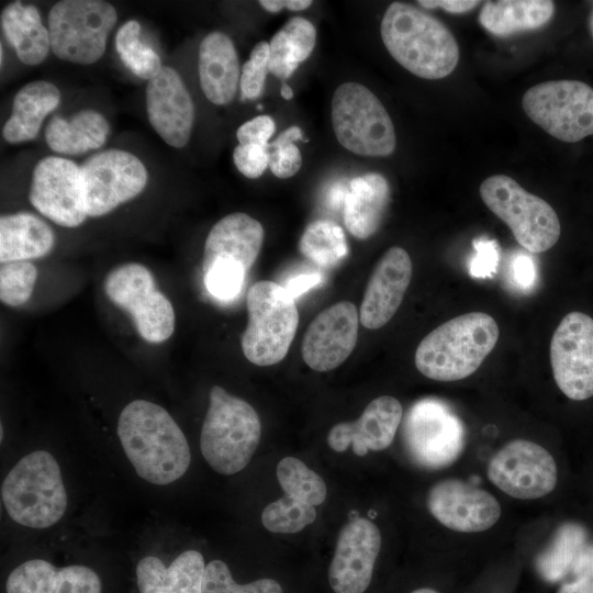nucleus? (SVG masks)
<instances>
[{"label":"nucleus","mask_w":593,"mask_h":593,"mask_svg":"<svg viewBox=\"0 0 593 593\" xmlns=\"http://www.w3.org/2000/svg\"><path fill=\"white\" fill-rule=\"evenodd\" d=\"M118 436L137 475L150 483L169 484L189 468L191 454L184 434L156 403H128L119 416Z\"/></svg>","instance_id":"1"},{"label":"nucleus","mask_w":593,"mask_h":593,"mask_svg":"<svg viewBox=\"0 0 593 593\" xmlns=\"http://www.w3.org/2000/svg\"><path fill=\"white\" fill-rule=\"evenodd\" d=\"M389 54L413 75L436 80L450 75L459 61V46L436 16L404 2H393L381 21Z\"/></svg>","instance_id":"2"},{"label":"nucleus","mask_w":593,"mask_h":593,"mask_svg":"<svg viewBox=\"0 0 593 593\" xmlns=\"http://www.w3.org/2000/svg\"><path fill=\"white\" fill-rule=\"evenodd\" d=\"M495 320L484 312L454 317L428 333L415 351V366L426 378L458 381L474 373L499 339Z\"/></svg>","instance_id":"3"},{"label":"nucleus","mask_w":593,"mask_h":593,"mask_svg":"<svg viewBox=\"0 0 593 593\" xmlns=\"http://www.w3.org/2000/svg\"><path fill=\"white\" fill-rule=\"evenodd\" d=\"M261 436L260 418L246 401L213 385L200 435L202 456L213 470L231 475L242 471Z\"/></svg>","instance_id":"4"},{"label":"nucleus","mask_w":593,"mask_h":593,"mask_svg":"<svg viewBox=\"0 0 593 593\" xmlns=\"http://www.w3.org/2000/svg\"><path fill=\"white\" fill-rule=\"evenodd\" d=\"M1 499L9 516L20 525L42 529L56 524L67 507L56 459L45 450L24 456L3 480Z\"/></svg>","instance_id":"5"},{"label":"nucleus","mask_w":593,"mask_h":593,"mask_svg":"<svg viewBox=\"0 0 593 593\" xmlns=\"http://www.w3.org/2000/svg\"><path fill=\"white\" fill-rule=\"evenodd\" d=\"M248 323L242 336L244 356L256 366L281 361L294 338L299 313L288 290L268 280L255 282L247 293Z\"/></svg>","instance_id":"6"},{"label":"nucleus","mask_w":593,"mask_h":593,"mask_svg":"<svg viewBox=\"0 0 593 593\" xmlns=\"http://www.w3.org/2000/svg\"><path fill=\"white\" fill-rule=\"evenodd\" d=\"M479 192L489 210L510 227L527 251L542 253L558 242L561 225L553 208L513 178L493 175L482 181Z\"/></svg>","instance_id":"7"},{"label":"nucleus","mask_w":593,"mask_h":593,"mask_svg":"<svg viewBox=\"0 0 593 593\" xmlns=\"http://www.w3.org/2000/svg\"><path fill=\"white\" fill-rule=\"evenodd\" d=\"M332 124L339 144L369 157L391 155L396 145L392 120L377 96L358 82L337 87L332 98Z\"/></svg>","instance_id":"8"},{"label":"nucleus","mask_w":593,"mask_h":593,"mask_svg":"<svg viewBox=\"0 0 593 593\" xmlns=\"http://www.w3.org/2000/svg\"><path fill=\"white\" fill-rule=\"evenodd\" d=\"M118 21L116 10L102 0L58 1L48 14L51 49L59 59L89 65L102 57Z\"/></svg>","instance_id":"9"},{"label":"nucleus","mask_w":593,"mask_h":593,"mask_svg":"<svg viewBox=\"0 0 593 593\" xmlns=\"http://www.w3.org/2000/svg\"><path fill=\"white\" fill-rule=\"evenodd\" d=\"M527 116L552 137L577 143L593 135V88L578 80H551L523 96Z\"/></svg>","instance_id":"10"},{"label":"nucleus","mask_w":593,"mask_h":593,"mask_svg":"<svg viewBox=\"0 0 593 593\" xmlns=\"http://www.w3.org/2000/svg\"><path fill=\"white\" fill-rule=\"evenodd\" d=\"M107 296L132 316L141 337L148 343L167 340L175 329L171 302L157 290L150 270L137 262L112 269L104 280Z\"/></svg>","instance_id":"11"},{"label":"nucleus","mask_w":593,"mask_h":593,"mask_svg":"<svg viewBox=\"0 0 593 593\" xmlns=\"http://www.w3.org/2000/svg\"><path fill=\"white\" fill-rule=\"evenodd\" d=\"M88 216L104 215L138 195L147 183V170L133 154L108 149L90 156L80 167Z\"/></svg>","instance_id":"12"},{"label":"nucleus","mask_w":593,"mask_h":593,"mask_svg":"<svg viewBox=\"0 0 593 593\" xmlns=\"http://www.w3.org/2000/svg\"><path fill=\"white\" fill-rule=\"evenodd\" d=\"M486 474L497 489L518 500L544 497L555 490L558 482V468L552 455L527 439H514L504 445L490 459Z\"/></svg>","instance_id":"13"},{"label":"nucleus","mask_w":593,"mask_h":593,"mask_svg":"<svg viewBox=\"0 0 593 593\" xmlns=\"http://www.w3.org/2000/svg\"><path fill=\"white\" fill-rule=\"evenodd\" d=\"M550 363L560 391L573 401L593 396V318L570 312L550 342Z\"/></svg>","instance_id":"14"},{"label":"nucleus","mask_w":593,"mask_h":593,"mask_svg":"<svg viewBox=\"0 0 593 593\" xmlns=\"http://www.w3.org/2000/svg\"><path fill=\"white\" fill-rule=\"evenodd\" d=\"M29 198L40 213L60 226H79L88 216L80 167L63 157L47 156L36 164Z\"/></svg>","instance_id":"15"},{"label":"nucleus","mask_w":593,"mask_h":593,"mask_svg":"<svg viewBox=\"0 0 593 593\" xmlns=\"http://www.w3.org/2000/svg\"><path fill=\"white\" fill-rule=\"evenodd\" d=\"M426 504L435 519L458 533L488 530L501 516L500 503L491 493L458 479L433 484Z\"/></svg>","instance_id":"16"},{"label":"nucleus","mask_w":593,"mask_h":593,"mask_svg":"<svg viewBox=\"0 0 593 593\" xmlns=\"http://www.w3.org/2000/svg\"><path fill=\"white\" fill-rule=\"evenodd\" d=\"M381 533L367 518H355L338 534L328 569V582L335 593H363L370 585Z\"/></svg>","instance_id":"17"},{"label":"nucleus","mask_w":593,"mask_h":593,"mask_svg":"<svg viewBox=\"0 0 593 593\" xmlns=\"http://www.w3.org/2000/svg\"><path fill=\"white\" fill-rule=\"evenodd\" d=\"M358 322L357 309L348 301L318 313L303 337L301 351L305 363L318 372L340 366L356 346Z\"/></svg>","instance_id":"18"},{"label":"nucleus","mask_w":593,"mask_h":593,"mask_svg":"<svg viewBox=\"0 0 593 593\" xmlns=\"http://www.w3.org/2000/svg\"><path fill=\"white\" fill-rule=\"evenodd\" d=\"M146 111L150 125L170 146L181 148L189 142L194 105L180 75L164 66L146 87Z\"/></svg>","instance_id":"19"},{"label":"nucleus","mask_w":593,"mask_h":593,"mask_svg":"<svg viewBox=\"0 0 593 593\" xmlns=\"http://www.w3.org/2000/svg\"><path fill=\"white\" fill-rule=\"evenodd\" d=\"M405 433L412 450L428 463L448 461L463 440L460 419L446 404L432 399L419 401L411 409Z\"/></svg>","instance_id":"20"},{"label":"nucleus","mask_w":593,"mask_h":593,"mask_svg":"<svg viewBox=\"0 0 593 593\" xmlns=\"http://www.w3.org/2000/svg\"><path fill=\"white\" fill-rule=\"evenodd\" d=\"M402 414L399 400L391 395L379 396L367 405L356 421L334 425L328 432L327 444L337 452L351 446L357 456H365L369 450H384L395 437Z\"/></svg>","instance_id":"21"},{"label":"nucleus","mask_w":593,"mask_h":593,"mask_svg":"<svg viewBox=\"0 0 593 593\" xmlns=\"http://www.w3.org/2000/svg\"><path fill=\"white\" fill-rule=\"evenodd\" d=\"M412 260L405 249L393 246L378 261L367 283L361 302L360 323L377 329L398 311L411 282Z\"/></svg>","instance_id":"22"},{"label":"nucleus","mask_w":593,"mask_h":593,"mask_svg":"<svg viewBox=\"0 0 593 593\" xmlns=\"http://www.w3.org/2000/svg\"><path fill=\"white\" fill-rule=\"evenodd\" d=\"M264 236L262 225L246 213L237 212L222 217L206 236L203 269L222 262L248 271L259 255Z\"/></svg>","instance_id":"23"},{"label":"nucleus","mask_w":593,"mask_h":593,"mask_svg":"<svg viewBox=\"0 0 593 593\" xmlns=\"http://www.w3.org/2000/svg\"><path fill=\"white\" fill-rule=\"evenodd\" d=\"M7 593H101L98 574L85 566L56 568L51 562L33 559L11 571Z\"/></svg>","instance_id":"24"},{"label":"nucleus","mask_w":593,"mask_h":593,"mask_svg":"<svg viewBox=\"0 0 593 593\" xmlns=\"http://www.w3.org/2000/svg\"><path fill=\"white\" fill-rule=\"evenodd\" d=\"M201 89L209 101L217 105L230 103L240 79L239 61L234 43L224 33H209L199 47L198 60Z\"/></svg>","instance_id":"25"},{"label":"nucleus","mask_w":593,"mask_h":593,"mask_svg":"<svg viewBox=\"0 0 593 593\" xmlns=\"http://www.w3.org/2000/svg\"><path fill=\"white\" fill-rule=\"evenodd\" d=\"M205 563L197 550L180 553L169 567L160 559L147 556L136 567L141 593H203Z\"/></svg>","instance_id":"26"},{"label":"nucleus","mask_w":593,"mask_h":593,"mask_svg":"<svg viewBox=\"0 0 593 593\" xmlns=\"http://www.w3.org/2000/svg\"><path fill=\"white\" fill-rule=\"evenodd\" d=\"M390 197L389 182L381 174L354 178L344 202V223L349 233L359 239L372 236L381 225Z\"/></svg>","instance_id":"27"},{"label":"nucleus","mask_w":593,"mask_h":593,"mask_svg":"<svg viewBox=\"0 0 593 593\" xmlns=\"http://www.w3.org/2000/svg\"><path fill=\"white\" fill-rule=\"evenodd\" d=\"M60 102V92L52 82L36 80L23 86L15 94L12 112L2 128L3 138L11 144L35 138L44 119Z\"/></svg>","instance_id":"28"},{"label":"nucleus","mask_w":593,"mask_h":593,"mask_svg":"<svg viewBox=\"0 0 593 593\" xmlns=\"http://www.w3.org/2000/svg\"><path fill=\"white\" fill-rule=\"evenodd\" d=\"M55 243L52 228L29 212L0 217L1 264L31 260L47 255Z\"/></svg>","instance_id":"29"},{"label":"nucleus","mask_w":593,"mask_h":593,"mask_svg":"<svg viewBox=\"0 0 593 593\" xmlns=\"http://www.w3.org/2000/svg\"><path fill=\"white\" fill-rule=\"evenodd\" d=\"M553 14L555 3L549 0L485 1L479 22L492 35L507 37L540 29Z\"/></svg>","instance_id":"30"},{"label":"nucleus","mask_w":593,"mask_h":593,"mask_svg":"<svg viewBox=\"0 0 593 593\" xmlns=\"http://www.w3.org/2000/svg\"><path fill=\"white\" fill-rule=\"evenodd\" d=\"M1 27L19 59L29 66L41 64L48 55V29L42 23L40 12L32 4L14 1L1 12Z\"/></svg>","instance_id":"31"},{"label":"nucleus","mask_w":593,"mask_h":593,"mask_svg":"<svg viewBox=\"0 0 593 593\" xmlns=\"http://www.w3.org/2000/svg\"><path fill=\"white\" fill-rule=\"evenodd\" d=\"M105 118L93 110H81L70 120L53 116L45 130L48 147L58 154L80 155L101 147L109 135Z\"/></svg>","instance_id":"32"},{"label":"nucleus","mask_w":593,"mask_h":593,"mask_svg":"<svg viewBox=\"0 0 593 593\" xmlns=\"http://www.w3.org/2000/svg\"><path fill=\"white\" fill-rule=\"evenodd\" d=\"M316 41L314 25L301 16L291 18L270 40L269 71L286 80L313 52Z\"/></svg>","instance_id":"33"},{"label":"nucleus","mask_w":593,"mask_h":593,"mask_svg":"<svg viewBox=\"0 0 593 593\" xmlns=\"http://www.w3.org/2000/svg\"><path fill=\"white\" fill-rule=\"evenodd\" d=\"M301 254L322 268L338 265L348 255L343 228L328 220H318L306 226L300 242Z\"/></svg>","instance_id":"34"},{"label":"nucleus","mask_w":593,"mask_h":593,"mask_svg":"<svg viewBox=\"0 0 593 593\" xmlns=\"http://www.w3.org/2000/svg\"><path fill=\"white\" fill-rule=\"evenodd\" d=\"M115 47L124 65L142 79L150 80L164 67L157 53L141 41V25L135 20L120 26Z\"/></svg>","instance_id":"35"},{"label":"nucleus","mask_w":593,"mask_h":593,"mask_svg":"<svg viewBox=\"0 0 593 593\" xmlns=\"http://www.w3.org/2000/svg\"><path fill=\"white\" fill-rule=\"evenodd\" d=\"M277 478L284 494L313 506L321 505L327 494L324 480L295 457H284L277 465Z\"/></svg>","instance_id":"36"},{"label":"nucleus","mask_w":593,"mask_h":593,"mask_svg":"<svg viewBox=\"0 0 593 593\" xmlns=\"http://www.w3.org/2000/svg\"><path fill=\"white\" fill-rule=\"evenodd\" d=\"M585 533L574 524L563 525L550 548L538 560V569L545 580L556 582L572 568L573 561L583 547Z\"/></svg>","instance_id":"37"},{"label":"nucleus","mask_w":593,"mask_h":593,"mask_svg":"<svg viewBox=\"0 0 593 593\" xmlns=\"http://www.w3.org/2000/svg\"><path fill=\"white\" fill-rule=\"evenodd\" d=\"M315 506L284 496L268 504L261 513V523L266 529L279 534H295L316 518Z\"/></svg>","instance_id":"38"},{"label":"nucleus","mask_w":593,"mask_h":593,"mask_svg":"<svg viewBox=\"0 0 593 593\" xmlns=\"http://www.w3.org/2000/svg\"><path fill=\"white\" fill-rule=\"evenodd\" d=\"M37 278L36 267L27 260L12 261L0 268V299L9 306H20L31 296Z\"/></svg>","instance_id":"39"},{"label":"nucleus","mask_w":593,"mask_h":593,"mask_svg":"<svg viewBox=\"0 0 593 593\" xmlns=\"http://www.w3.org/2000/svg\"><path fill=\"white\" fill-rule=\"evenodd\" d=\"M203 593H283L281 585L273 579H259L247 584L234 581L227 564L222 560H212L205 566Z\"/></svg>","instance_id":"40"},{"label":"nucleus","mask_w":593,"mask_h":593,"mask_svg":"<svg viewBox=\"0 0 593 593\" xmlns=\"http://www.w3.org/2000/svg\"><path fill=\"white\" fill-rule=\"evenodd\" d=\"M298 139L304 141L302 131L299 126H291L269 143V168L276 177L287 179L300 170L302 155L293 144Z\"/></svg>","instance_id":"41"},{"label":"nucleus","mask_w":593,"mask_h":593,"mask_svg":"<svg viewBox=\"0 0 593 593\" xmlns=\"http://www.w3.org/2000/svg\"><path fill=\"white\" fill-rule=\"evenodd\" d=\"M204 284L219 300H232L240 292L247 271L235 265L216 262L203 269Z\"/></svg>","instance_id":"42"},{"label":"nucleus","mask_w":593,"mask_h":593,"mask_svg":"<svg viewBox=\"0 0 593 593\" xmlns=\"http://www.w3.org/2000/svg\"><path fill=\"white\" fill-rule=\"evenodd\" d=\"M268 61L269 43L261 41L254 46L242 68L239 86L243 99L255 100L261 96L269 71Z\"/></svg>","instance_id":"43"},{"label":"nucleus","mask_w":593,"mask_h":593,"mask_svg":"<svg viewBox=\"0 0 593 593\" xmlns=\"http://www.w3.org/2000/svg\"><path fill=\"white\" fill-rule=\"evenodd\" d=\"M233 160L245 177L259 178L269 166L268 146L237 145L233 152Z\"/></svg>","instance_id":"44"},{"label":"nucleus","mask_w":593,"mask_h":593,"mask_svg":"<svg viewBox=\"0 0 593 593\" xmlns=\"http://www.w3.org/2000/svg\"><path fill=\"white\" fill-rule=\"evenodd\" d=\"M475 250L470 261L469 272L474 278L492 277L500 259V248L495 240L478 238L473 240Z\"/></svg>","instance_id":"45"},{"label":"nucleus","mask_w":593,"mask_h":593,"mask_svg":"<svg viewBox=\"0 0 593 593\" xmlns=\"http://www.w3.org/2000/svg\"><path fill=\"white\" fill-rule=\"evenodd\" d=\"M276 131V124L269 115H259L243 123L236 137L239 145L268 146L269 138Z\"/></svg>","instance_id":"46"},{"label":"nucleus","mask_w":593,"mask_h":593,"mask_svg":"<svg viewBox=\"0 0 593 593\" xmlns=\"http://www.w3.org/2000/svg\"><path fill=\"white\" fill-rule=\"evenodd\" d=\"M512 281L521 289L533 288L536 281V266L532 256L517 250L511 259Z\"/></svg>","instance_id":"47"},{"label":"nucleus","mask_w":593,"mask_h":593,"mask_svg":"<svg viewBox=\"0 0 593 593\" xmlns=\"http://www.w3.org/2000/svg\"><path fill=\"white\" fill-rule=\"evenodd\" d=\"M417 3L426 9L440 8L452 14L469 12L480 4V1L473 0H419Z\"/></svg>","instance_id":"48"},{"label":"nucleus","mask_w":593,"mask_h":593,"mask_svg":"<svg viewBox=\"0 0 593 593\" xmlns=\"http://www.w3.org/2000/svg\"><path fill=\"white\" fill-rule=\"evenodd\" d=\"M321 282L322 276L320 273H302L290 279L284 288L295 299Z\"/></svg>","instance_id":"49"},{"label":"nucleus","mask_w":593,"mask_h":593,"mask_svg":"<svg viewBox=\"0 0 593 593\" xmlns=\"http://www.w3.org/2000/svg\"><path fill=\"white\" fill-rule=\"evenodd\" d=\"M571 570L577 577L593 574V546L582 547L573 561Z\"/></svg>","instance_id":"50"},{"label":"nucleus","mask_w":593,"mask_h":593,"mask_svg":"<svg viewBox=\"0 0 593 593\" xmlns=\"http://www.w3.org/2000/svg\"><path fill=\"white\" fill-rule=\"evenodd\" d=\"M259 4L271 13H277L287 8L291 11H301L312 4L311 0H261Z\"/></svg>","instance_id":"51"},{"label":"nucleus","mask_w":593,"mask_h":593,"mask_svg":"<svg viewBox=\"0 0 593 593\" xmlns=\"http://www.w3.org/2000/svg\"><path fill=\"white\" fill-rule=\"evenodd\" d=\"M558 593H593V574L577 577L574 581L562 584Z\"/></svg>","instance_id":"52"},{"label":"nucleus","mask_w":593,"mask_h":593,"mask_svg":"<svg viewBox=\"0 0 593 593\" xmlns=\"http://www.w3.org/2000/svg\"><path fill=\"white\" fill-rule=\"evenodd\" d=\"M346 193L347 191L345 192L342 183L335 184V187L332 188V190L328 193L329 204L334 208H337L338 205H340L343 200L345 202Z\"/></svg>","instance_id":"53"},{"label":"nucleus","mask_w":593,"mask_h":593,"mask_svg":"<svg viewBox=\"0 0 593 593\" xmlns=\"http://www.w3.org/2000/svg\"><path fill=\"white\" fill-rule=\"evenodd\" d=\"M280 93H281V97L284 100H290V99L293 98V90L287 83H282L281 89H280Z\"/></svg>","instance_id":"54"},{"label":"nucleus","mask_w":593,"mask_h":593,"mask_svg":"<svg viewBox=\"0 0 593 593\" xmlns=\"http://www.w3.org/2000/svg\"><path fill=\"white\" fill-rule=\"evenodd\" d=\"M411 593H439L438 591L432 588H421L412 591Z\"/></svg>","instance_id":"55"},{"label":"nucleus","mask_w":593,"mask_h":593,"mask_svg":"<svg viewBox=\"0 0 593 593\" xmlns=\"http://www.w3.org/2000/svg\"><path fill=\"white\" fill-rule=\"evenodd\" d=\"M588 26H589V31H590V34L593 38V9L589 15V20H588Z\"/></svg>","instance_id":"56"}]
</instances>
